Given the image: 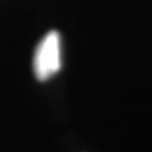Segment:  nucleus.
I'll use <instances>...</instances> for the list:
<instances>
[{"label":"nucleus","instance_id":"1","mask_svg":"<svg viewBox=\"0 0 152 152\" xmlns=\"http://www.w3.org/2000/svg\"><path fill=\"white\" fill-rule=\"evenodd\" d=\"M34 75L39 82L48 80L61 69V38L51 31L38 44L33 61Z\"/></svg>","mask_w":152,"mask_h":152}]
</instances>
